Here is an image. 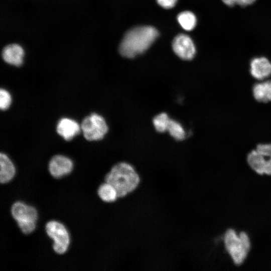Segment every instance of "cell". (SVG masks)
<instances>
[{
    "label": "cell",
    "instance_id": "cell-18",
    "mask_svg": "<svg viewBox=\"0 0 271 271\" xmlns=\"http://www.w3.org/2000/svg\"><path fill=\"white\" fill-rule=\"evenodd\" d=\"M171 119L166 112L156 115L153 119V125L156 131L160 133L167 131Z\"/></svg>",
    "mask_w": 271,
    "mask_h": 271
},
{
    "label": "cell",
    "instance_id": "cell-15",
    "mask_svg": "<svg viewBox=\"0 0 271 271\" xmlns=\"http://www.w3.org/2000/svg\"><path fill=\"white\" fill-rule=\"evenodd\" d=\"M97 193L100 198L107 203L113 202L119 198L115 188L106 182L99 187Z\"/></svg>",
    "mask_w": 271,
    "mask_h": 271
},
{
    "label": "cell",
    "instance_id": "cell-11",
    "mask_svg": "<svg viewBox=\"0 0 271 271\" xmlns=\"http://www.w3.org/2000/svg\"><path fill=\"white\" fill-rule=\"evenodd\" d=\"M24 50L19 45L13 44L6 46L2 51V57L7 63L16 66H21L23 62Z\"/></svg>",
    "mask_w": 271,
    "mask_h": 271
},
{
    "label": "cell",
    "instance_id": "cell-12",
    "mask_svg": "<svg viewBox=\"0 0 271 271\" xmlns=\"http://www.w3.org/2000/svg\"><path fill=\"white\" fill-rule=\"evenodd\" d=\"M79 124L75 120L68 118L61 119L57 125V131L65 140L69 141L80 131Z\"/></svg>",
    "mask_w": 271,
    "mask_h": 271
},
{
    "label": "cell",
    "instance_id": "cell-3",
    "mask_svg": "<svg viewBox=\"0 0 271 271\" xmlns=\"http://www.w3.org/2000/svg\"><path fill=\"white\" fill-rule=\"evenodd\" d=\"M225 249L233 262L237 265L242 264L249 251L250 242L249 236L245 232L237 234L232 229H228L224 235Z\"/></svg>",
    "mask_w": 271,
    "mask_h": 271
},
{
    "label": "cell",
    "instance_id": "cell-1",
    "mask_svg": "<svg viewBox=\"0 0 271 271\" xmlns=\"http://www.w3.org/2000/svg\"><path fill=\"white\" fill-rule=\"evenodd\" d=\"M159 35L158 31L151 26L138 27L126 32L119 47L123 57L132 58L146 51Z\"/></svg>",
    "mask_w": 271,
    "mask_h": 271
},
{
    "label": "cell",
    "instance_id": "cell-10",
    "mask_svg": "<svg viewBox=\"0 0 271 271\" xmlns=\"http://www.w3.org/2000/svg\"><path fill=\"white\" fill-rule=\"evenodd\" d=\"M250 73L255 79H265L271 75V62L264 57L254 58L250 63Z\"/></svg>",
    "mask_w": 271,
    "mask_h": 271
},
{
    "label": "cell",
    "instance_id": "cell-8",
    "mask_svg": "<svg viewBox=\"0 0 271 271\" xmlns=\"http://www.w3.org/2000/svg\"><path fill=\"white\" fill-rule=\"evenodd\" d=\"M172 48L175 53L185 60L192 59L196 54V48L192 40L185 34H179L174 38Z\"/></svg>",
    "mask_w": 271,
    "mask_h": 271
},
{
    "label": "cell",
    "instance_id": "cell-20",
    "mask_svg": "<svg viewBox=\"0 0 271 271\" xmlns=\"http://www.w3.org/2000/svg\"><path fill=\"white\" fill-rule=\"evenodd\" d=\"M227 6L233 7L235 5L245 7L253 4L256 0H222Z\"/></svg>",
    "mask_w": 271,
    "mask_h": 271
},
{
    "label": "cell",
    "instance_id": "cell-16",
    "mask_svg": "<svg viewBox=\"0 0 271 271\" xmlns=\"http://www.w3.org/2000/svg\"><path fill=\"white\" fill-rule=\"evenodd\" d=\"M177 20L181 26L186 31L193 30L197 24L196 16L190 11L180 13L177 16Z\"/></svg>",
    "mask_w": 271,
    "mask_h": 271
},
{
    "label": "cell",
    "instance_id": "cell-9",
    "mask_svg": "<svg viewBox=\"0 0 271 271\" xmlns=\"http://www.w3.org/2000/svg\"><path fill=\"white\" fill-rule=\"evenodd\" d=\"M71 159L63 155H56L50 160L49 170L51 175L56 178H61L69 174L73 169Z\"/></svg>",
    "mask_w": 271,
    "mask_h": 271
},
{
    "label": "cell",
    "instance_id": "cell-13",
    "mask_svg": "<svg viewBox=\"0 0 271 271\" xmlns=\"http://www.w3.org/2000/svg\"><path fill=\"white\" fill-rule=\"evenodd\" d=\"M0 182L4 184L10 181L15 176V166L10 158L5 154H0Z\"/></svg>",
    "mask_w": 271,
    "mask_h": 271
},
{
    "label": "cell",
    "instance_id": "cell-5",
    "mask_svg": "<svg viewBox=\"0 0 271 271\" xmlns=\"http://www.w3.org/2000/svg\"><path fill=\"white\" fill-rule=\"evenodd\" d=\"M11 213L23 233L29 234L35 230L38 214L34 207L17 202L12 205Z\"/></svg>",
    "mask_w": 271,
    "mask_h": 271
},
{
    "label": "cell",
    "instance_id": "cell-14",
    "mask_svg": "<svg viewBox=\"0 0 271 271\" xmlns=\"http://www.w3.org/2000/svg\"><path fill=\"white\" fill-rule=\"evenodd\" d=\"M254 98L260 102L271 101V80L255 83L252 88Z\"/></svg>",
    "mask_w": 271,
    "mask_h": 271
},
{
    "label": "cell",
    "instance_id": "cell-19",
    "mask_svg": "<svg viewBox=\"0 0 271 271\" xmlns=\"http://www.w3.org/2000/svg\"><path fill=\"white\" fill-rule=\"evenodd\" d=\"M12 101L11 96L9 92L4 89L0 90V108L6 110L9 108Z\"/></svg>",
    "mask_w": 271,
    "mask_h": 271
},
{
    "label": "cell",
    "instance_id": "cell-6",
    "mask_svg": "<svg viewBox=\"0 0 271 271\" xmlns=\"http://www.w3.org/2000/svg\"><path fill=\"white\" fill-rule=\"evenodd\" d=\"M81 128L85 138L90 141L102 139L108 128L104 118L97 113H92L82 121Z\"/></svg>",
    "mask_w": 271,
    "mask_h": 271
},
{
    "label": "cell",
    "instance_id": "cell-4",
    "mask_svg": "<svg viewBox=\"0 0 271 271\" xmlns=\"http://www.w3.org/2000/svg\"><path fill=\"white\" fill-rule=\"evenodd\" d=\"M250 168L260 175H271V144H260L247 155Z\"/></svg>",
    "mask_w": 271,
    "mask_h": 271
},
{
    "label": "cell",
    "instance_id": "cell-7",
    "mask_svg": "<svg viewBox=\"0 0 271 271\" xmlns=\"http://www.w3.org/2000/svg\"><path fill=\"white\" fill-rule=\"evenodd\" d=\"M45 229L48 236L54 241V251L58 254L64 253L70 243L69 235L65 227L58 221H51L46 224Z\"/></svg>",
    "mask_w": 271,
    "mask_h": 271
},
{
    "label": "cell",
    "instance_id": "cell-2",
    "mask_svg": "<svg viewBox=\"0 0 271 271\" xmlns=\"http://www.w3.org/2000/svg\"><path fill=\"white\" fill-rule=\"evenodd\" d=\"M105 181L116 189L119 198L126 196L136 190L141 178L130 164L121 162L114 165L105 177Z\"/></svg>",
    "mask_w": 271,
    "mask_h": 271
},
{
    "label": "cell",
    "instance_id": "cell-21",
    "mask_svg": "<svg viewBox=\"0 0 271 271\" xmlns=\"http://www.w3.org/2000/svg\"><path fill=\"white\" fill-rule=\"evenodd\" d=\"M158 4L165 9H171L175 6L177 0H157Z\"/></svg>",
    "mask_w": 271,
    "mask_h": 271
},
{
    "label": "cell",
    "instance_id": "cell-17",
    "mask_svg": "<svg viewBox=\"0 0 271 271\" xmlns=\"http://www.w3.org/2000/svg\"><path fill=\"white\" fill-rule=\"evenodd\" d=\"M167 131L173 139L178 141L184 140L187 136L182 124L173 119L170 120Z\"/></svg>",
    "mask_w": 271,
    "mask_h": 271
}]
</instances>
